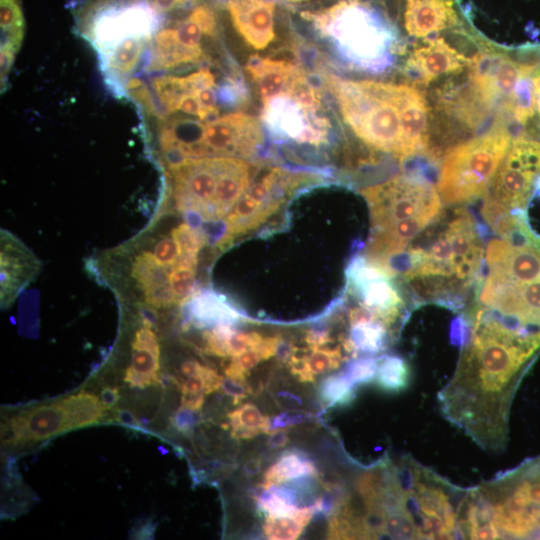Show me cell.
Wrapping results in <instances>:
<instances>
[{"label":"cell","instance_id":"16","mask_svg":"<svg viewBox=\"0 0 540 540\" xmlns=\"http://www.w3.org/2000/svg\"><path fill=\"white\" fill-rule=\"evenodd\" d=\"M131 276L142 292L145 303L152 308L167 307L174 302L169 273L151 251L143 250L135 256Z\"/></svg>","mask_w":540,"mask_h":540},{"label":"cell","instance_id":"29","mask_svg":"<svg viewBox=\"0 0 540 540\" xmlns=\"http://www.w3.org/2000/svg\"><path fill=\"white\" fill-rule=\"evenodd\" d=\"M356 385L344 374L325 378L319 387L321 401L327 407H343L355 398Z\"/></svg>","mask_w":540,"mask_h":540},{"label":"cell","instance_id":"27","mask_svg":"<svg viewBox=\"0 0 540 540\" xmlns=\"http://www.w3.org/2000/svg\"><path fill=\"white\" fill-rule=\"evenodd\" d=\"M70 413L73 429L98 423L105 407L94 394L79 392L64 398Z\"/></svg>","mask_w":540,"mask_h":540},{"label":"cell","instance_id":"14","mask_svg":"<svg viewBox=\"0 0 540 540\" xmlns=\"http://www.w3.org/2000/svg\"><path fill=\"white\" fill-rule=\"evenodd\" d=\"M38 270L37 258L8 232L1 231V303H10Z\"/></svg>","mask_w":540,"mask_h":540},{"label":"cell","instance_id":"21","mask_svg":"<svg viewBox=\"0 0 540 540\" xmlns=\"http://www.w3.org/2000/svg\"><path fill=\"white\" fill-rule=\"evenodd\" d=\"M343 361L341 349H312L309 355L303 357L291 356L289 365L292 373L303 382H312L320 375L338 368Z\"/></svg>","mask_w":540,"mask_h":540},{"label":"cell","instance_id":"19","mask_svg":"<svg viewBox=\"0 0 540 540\" xmlns=\"http://www.w3.org/2000/svg\"><path fill=\"white\" fill-rule=\"evenodd\" d=\"M189 321L198 327L233 325L239 319L238 312L221 296L203 292L193 296L188 305Z\"/></svg>","mask_w":540,"mask_h":540},{"label":"cell","instance_id":"47","mask_svg":"<svg viewBox=\"0 0 540 540\" xmlns=\"http://www.w3.org/2000/svg\"><path fill=\"white\" fill-rule=\"evenodd\" d=\"M283 1L292 2V3H298V2L305 1V0H283Z\"/></svg>","mask_w":540,"mask_h":540},{"label":"cell","instance_id":"10","mask_svg":"<svg viewBox=\"0 0 540 540\" xmlns=\"http://www.w3.org/2000/svg\"><path fill=\"white\" fill-rule=\"evenodd\" d=\"M158 15L147 2L110 6L93 18L89 37L99 54L129 37L150 39L159 26Z\"/></svg>","mask_w":540,"mask_h":540},{"label":"cell","instance_id":"8","mask_svg":"<svg viewBox=\"0 0 540 540\" xmlns=\"http://www.w3.org/2000/svg\"><path fill=\"white\" fill-rule=\"evenodd\" d=\"M511 139L510 132L500 126L449 151L437 184L442 202L459 206L486 195Z\"/></svg>","mask_w":540,"mask_h":540},{"label":"cell","instance_id":"11","mask_svg":"<svg viewBox=\"0 0 540 540\" xmlns=\"http://www.w3.org/2000/svg\"><path fill=\"white\" fill-rule=\"evenodd\" d=\"M72 429L70 413L62 399L13 417L4 432V441L15 444L30 440H46Z\"/></svg>","mask_w":540,"mask_h":540},{"label":"cell","instance_id":"20","mask_svg":"<svg viewBox=\"0 0 540 540\" xmlns=\"http://www.w3.org/2000/svg\"><path fill=\"white\" fill-rule=\"evenodd\" d=\"M308 476H317L314 463L302 452L288 451L266 471L262 486L265 488Z\"/></svg>","mask_w":540,"mask_h":540},{"label":"cell","instance_id":"45","mask_svg":"<svg viewBox=\"0 0 540 540\" xmlns=\"http://www.w3.org/2000/svg\"><path fill=\"white\" fill-rule=\"evenodd\" d=\"M261 467L260 459H250L244 464V473L253 476L259 473Z\"/></svg>","mask_w":540,"mask_h":540},{"label":"cell","instance_id":"32","mask_svg":"<svg viewBox=\"0 0 540 540\" xmlns=\"http://www.w3.org/2000/svg\"><path fill=\"white\" fill-rule=\"evenodd\" d=\"M172 238L178 243L181 256H197L204 245V235L190 224L181 223L171 231Z\"/></svg>","mask_w":540,"mask_h":540},{"label":"cell","instance_id":"46","mask_svg":"<svg viewBox=\"0 0 540 540\" xmlns=\"http://www.w3.org/2000/svg\"><path fill=\"white\" fill-rule=\"evenodd\" d=\"M279 397L283 398V399H285V400H287V401H289L291 403H294L296 405H300L302 403L301 400L297 396H295L294 394H290L287 391L281 392L279 394Z\"/></svg>","mask_w":540,"mask_h":540},{"label":"cell","instance_id":"4","mask_svg":"<svg viewBox=\"0 0 540 540\" xmlns=\"http://www.w3.org/2000/svg\"><path fill=\"white\" fill-rule=\"evenodd\" d=\"M462 539H540V455L469 488Z\"/></svg>","mask_w":540,"mask_h":540},{"label":"cell","instance_id":"12","mask_svg":"<svg viewBox=\"0 0 540 540\" xmlns=\"http://www.w3.org/2000/svg\"><path fill=\"white\" fill-rule=\"evenodd\" d=\"M228 12L238 34L256 50L274 39L275 2L272 0H228Z\"/></svg>","mask_w":540,"mask_h":540},{"label":"cell","instance_id":"18","mask_svg":"<svg viewBox=\"0 0 540 540\" xmlns=\"http://www.w3.org/2000/svg\"><path fill=\"white\" fill-rule=\"evenodd\" d=\"M149 38L129 37L100 54L101 69L110 85H121L137 67Z\"/></svg>","mask_w":540,"mask_h":540},{"label":"cell","instance_id":"1","mask_svg":"<svg viewBox=\"0 0 540 540\" xmlns=\"http://www.w3.org/2000/svg\"><path fill=\"white\" fill-rule=\"evenodd\" d=\"M486 227L466 208H443L392 268L413 304L436 303L461 311L482 277Z\"/></svg>","mask_w":540,"mask_h":540},{"label":"cell","instance_id":"17","mask_svg":"<svg viewBox=\"0 0 540 540\" xmlns=\"http://www.w3.org/2000/svg\"><path fill=\"white\" fill-rule=\"evenodd\" d=\"M246 69L262 102L279 94L304 72L298 65L290 61L258 56L250 59Z\"/></svg>","mask_w":540,"mask_h":540},{"label":"cell","instance_id":"42","mask_svg":"<svg viewBox=\"0 0 540 540\" xmlns=\"http://www.w3.org/2000/svg\"><path fill=\"white\" fill-rule=\"evenodd\" d=\"M288 441L289 437L287 431L283 429H278L271 432L268 439V446L271 449H276L285 446Z\"/></svg>","mask_w":540,"mask_h":540},{"label":"cell","instance_id":"33","mask_svg":"<svg viewBox=\"0 0 540 540\" xmlns=\"http://www.w3.org/2000/svg\"><path fill=\"white\" fill-rule=\"evenodd\" d=\"M153 255L157 262L166 270L178 262L181 257V250L178 243L173 238L164 237L156 241L153 246Z\"/></svg>","mask_w":540,"mask_h":540},{"label":"cell","instance_id":"15","mask_svg":"<svg viewBox=\"0 0 540 540\" xmlns=\"http://www.w3.org/2000/svg\"><path fill=\"white\" fill-rule=\"evenodd\" d=\"M452 0H407L404 24L407 32L427 38L454 25L457 15Z\"/></svg>","mask_w":540,"mask_h":540},{"label":"cell","instance_id":"38","mask_svg":"<svg viewBox=\"0 0 540 540\" xmlns=\"http://www.w3.org/2000/svg\"><path fill=\"white\" fill-rule=\"evenodd\" d=\"M531 94L533 108L532 120H537L536 128L538 130L540 140V67H535L531 75Z\"/></svg>","mask_w":540,"mask_h":540},{"label":"cell","instance_id":"39","mask_svg":"<svg viewBox=\"0 0 540 540\" xmlns=\"http://www.w3.org/2000/svg\"><path fill=\"white\" fill-rule=\"evenodd\" d=\"M194 1L195 0H146L157 13L170 12Z\"/></svg>","mask_w":540,"mask_h":540},{"label":"cell","instance_id":"31","mask_svg":"<svg viewBox=\"0 0 540 540\" xmlns=\"http://www.w3.org/2000/svg\"><path fill=\"white\" fill-rule=\"evenodd\" d=\"M381 358L365 357L350 361L343 373L356 386L370 383L376 378Z\"/></svg>","mask_w":540,"mask_h":540},{"label":"cell","instance_id":"6","mask_svg":"<svg viewBox=\"0 0 540 540\" xmlns=\"http://www.w3.org/2000/svg\"><path fill=\"white\" fill-rule=\"evenodd\" d=\"M263 142L260 121L231 113L202 122L170 120L160 130L167 165L188 158L250 157Z\"/></svg>","mask_w":540,"mask_h":540},{"label":"cell","instance_id":"23","mask_svg":"<svg viewBox=\"0 0 540 540\" xmlns=\"http://www.w3.org/2000/svg\"><path fill=\"white\" fill-rule=\"evenodd\" d=\"M301 504L300 495L286 483L265 487L258 497V506L268 517L291 515Z\"/></svg>","mask_w":540,"mask_h":540},{"label":"cell","instance_id":"22","mask_svg":"<svg viewBox=\"0 0 540 540\" xmlns=\"http://www.w3.org/2000/svg\"><path fill=\"white\" fill-rule=\"evenodd\" d=\"M131 347V365L125 370L124 381L131 387L141 389L158 384L160 351Z\"/></svg>","mask_w":540,"mask_h":540},{"label":"cell","instance_id":"40","mask_svg":"<svg viewBox=\"0 0 540 540\" xmlns=\"http://www.w3.org/2000/svg\"><path fill=\"white\" fill-rule=\"evenodd\" d=\"M205 395L204 393H184L181 395V406L199 411L203 406Z\"/></svg>","mask_w":540,"mask_h":540},{"label":"cell","instance_id":"26","mask_svg":"<svg viewBox=\"0 0 540 540\" xmlns=\"http://www.w3.org/2000/svg\"><path fill=\"white\" fill-rule=\"evenodd\" d=\"M231 435L236 439H250L262 432L267 433L268 417L259 409L246 403L228 414Z\"/></svg>","mask_w":540,"mask_h":540},{"label":"cell","instance_id":"34","mask_svg":"<svg viewBox=\"0 0 540 540\" xmlns=\"http://www.w3.org/2000/svg\"><path fill=\"white\" fill-rule=\"evenodd\" d=\"M263 338L256 332L234 331L227 340V356L234 357L247 349L253 348L259 345Z\"/></svg>","mask_w":540,"mask_h":540},{"label":"cell","instance_id":"30","mask_svg":"<svg viewBox=\"0 0 540 540\" xmlns=\"http://www.w3.org/2000/svg\"><path fill=\"white\" fill-rule=\"evenodd\" d=\"M196 268L174 265L169 272V283L174 302L187 301L194 292L196 284Z\"/></svg>","mask_w":540,"mask_h":540},{"label":"cell","instance_id":"37","mask_svg":"<svg viewBox=\"0 0 540 540\" xmlns=\"http://www.w3.org/2000/svg\"><path fill=\"white\" fill-rule=\"evenodd\" d=\"M198 422V411L180 407L174 414L172 423L180 432H190Z\"/></svg>","mask_w":540,"mask_h":540},{"label":"cell","instance_id":"43","mask_svg":"<svg viewBox=\"0 0 540 540\" xmlns=\"http://www.w3.org/2000/svg\"><path fill=\"white\" fill-rule=\"evenodd\" d=\"M119 392L116 388H105L102 390L100 400L105 409H109L118 401Z\"/></svg>","mask_w":540,"mask_h":540},{"label":"cell","instance_id":"44","mask_svg":"<svg viewBox=\"0 0 540 540\" xmlns=\"http://www.w3.org/2000/svg\"><path fill=\"white\" fill-rule=\"evenodd\" d=\"M201 367L202 365L196 361H186L181 365L180 370L184 376L189 377L197 374Z\"/></svg>","mask_w":540,"mask_h":540},{"label":"cell","instance_id":"36","mask_svg":"<svg viewBox=\"0 0 540 540\" xmlns=\"http://www.w3.org/2000/svg\"><path fill=\"white\" fill-rule=\"evenodd\" d=\"M221 390L232 398L234 404L245 399L250 393V389L246 385L245 381H240L230 377L223 378Z\"/></svg>","mask_w":540,"mask_h":540},{"label":"cell","instance_id":"28","mask_svg":"<svg viewBox=\"0 0 540 540\" xmlns=\"http://www.w3.org/2000/svg\"><path fill=\"white\" fill-rule=\"evenodd\" d=\"M375 380L378 387L385 392H400L409 384L410 367L400 356L382 357Z\"/></svg>","mask_w":540,"mask_h":540},{"label":"cell","instance_id":"2","mask_svg":"<svg viewBox=\"0 0 540 540\" xmlns=\"http://www.w3.org/2000/svg\"><path fill=\"white\" fill-rule=\"evenodd\" d=\"M329 86L344 121L369 146L404 160L429 141V108L413 86L331 77Z\"/></svg>","mask_w":540,"mask_h":540},{"label":"cell","instance_id":"24","mask_svg":"<svg viewBox=\"0 0 540 540\" xmlns=\"http://www.w3.org/2000/svg\"><path fill=\"white\" fill-rule=\"evenodd\" d=\"M1 50L17 53L24 35V17L19 0H0Z\"/></svg>","mask_w":540,"mask_h":540},{"label":"cell","instance_id":"35","mask_svg":"<svg viewBox=\"0 0 540 540\" xmlns=\"http://www.w3.org/2000/svg\"><path fill=\"white\" fill-rule=\"evenodd\" d=\"M308 418L309 414L303 412L290 411L280 413L273 418L268 419L267 433L301 424L305 422Z\"/></svg>","mask_w":540,"mask_h":540},{"label":"cell","instance_id":"13","mask_svg":"<svg viewBox=\"0 0 540 540\" xmlns=\"http://www.w3.org/2000/svg\"><path fill=\"white\" fill-rule=\"evenodd\" d=\"M469 61L439 37L427 39L424 45L415 48L407 59L406 69L416 81L427 85L440 76L462 71Z\"/></svg>","mask_w":540,"mask_h":540},{"label":"cell","instance_id":"9","mask_svg":"<svg viewBox=\"0 0 540 540\" xmlns=\"http://www.w3.org/2000/svg\"><path fill=\"white\" fill-rule=\"evenodd\" d=\"M262 104V121L274 136L311 145L325 142L330 123L319 114V93L305 72Z\"/></svg>","mask_w":540,"mask_h":540},{"label":"cell","instance_id":"5","mask_svg":"<svg viewBox=\"0 0 540 540\" xmlns=\"http://www.w3.org/2000/svg\"><path fill=\"white\" fill-rule=\"evenodd\" d=\"M361 193L372 222L365 258L393 276L395 263L443 210L442 199L431 181L415 173L394 176Z\"/></svg>","mask_w":540,"mask_h":540},{"label":"cell","instance_id":"25","mask_svg":"<svg viewBox=\"0 0 540 540\" xmlns=\"http://www.w3.org/2000/svg\"><path fill=\"white\" fill-rule=\"evenodd\" d=\"M315 514L314 505L299 508L291 515L268 517L264 525L267 538L292 540L298 538Z\"/></svg>","mask_w":540,"mask_h":540},{"label":"cell","instance_id":"3","mask_svg":"<svg viewBox=\"0 0 540 540\" xmlns=\"http://www.w3.org/2000/svg\"><path fill=\"white\" fill-rule=\"evenodd\" d=\"M472 304L540 335V237L526 218L488 242Z\"/></svg>","mask_w":540,"mask_h":540},{"label":"cell","instance_id":"7","mask_svg":"<svg viewBox=\"0 0 540 540\" xmlns=\"http://www.w3.org/2000/svg\"><path fill=\"white\" fill-rule=\"evenodd\" d=\"M346 59L364 68L387 63L391 33L359 0H341L317 12L303 13Z\"/></svg>","mask_w":540,"mask_h":540},{"label":"cell","instance_id":"41","mask_svg":"<svg viewBox=\"0 0 540 540\" xmlns=\"http://www.w3.org/2000/svg\"><path fill=\"white\" fill-rule=\"evenodd\" d=\"M306 341L311 349H317L330 341L328 332L321 330H312L306 336Z\"/></svg>","mask_w":540,"mask_h":540}]
</instances>
